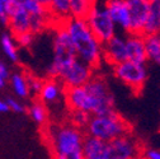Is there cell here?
<instances>
[{
    "mask_svg": "<svg viewBox=\"0 0 160 159\" xmlns=\"http://www.w3.org/2000/svg\"><path fill=\"white\" fill-rule=\"evenodd\" d=\"M66 102L71 110L85 111L92 116L114 111L113 94L102 76L93 75L87 84L68 88Z\"/></svg>",
    "mask_w": 160,
    "mask_h": 159,
    "instance_id": "cell-1",
    "label": "cell"
},
{
    "mask_svg": "<svg viewBox=\"0 0 160 159\" xmlns=\"http://www.w3.org/2000/svg\"><path fill=\"white\" fill-rule=\"evenodd\" d=\"M62 24L71 36L78 57L92 68H98L103 59V42L94 34L87 19L69 17Z\"/></svg>",
    "mask_w": 160,
    "mask_h": 159,
    "instance_id": "cell-2",
    "label": "cell"
},
{
    "mask_svg": "<svg viewBox=\"0 0 160 159\" xmlns=\"http://www.w3.org/2000/svg\"><path fill=\"white\" fill-rule=\"evenodd\" d=\"M84 139L80 130L70 125L50 127V141L55 159H85Z\"/></svg>",
    "mask_w": 160,
    "mask_h": 159,
    "instance_id": "cell-3",
    "label": "cell"
},
{
    "mask_svg": "<svg viewBox=\"0 0 160 159\" xmlns=\"http://www.w3.org/2000/svg\"><path fill=\"white\" fill-rule=\"evenodd\" d=\"M88 132L89 135L108 143L113 139L131 134V126L121 115L112 111L92 116L88 124Z\"/></svg>",
    "mask_w": 160,
    "mask_h": 159,
    "instance_id": "cell-4",
    "label": "cell"
},
{
    "mask_svg": "<svg viewBox=\"0 0 160 159\" xmlns=\"http://www.w3.org/2000/svg\"><path fill=\"white\" fill-rule=\"evenodd\" d=\"M76 57V50L70 33L62 23H58L53 38V60L47 69V74L50 78H58L61 70Z\"/></svg>",
    "mask_w": 160,
    "mask_h": 159,
    "instance_id": "cell-5",
    "label": "cell"
},
{
    "mask_svg": "<svg viewBox=\"0 0 160 159\" xmlns=\"http://www.w3.org/2000/svg\"><path fill=\"white\" fill-rule=\"evenodd\" d=\"M85 19L88 21L94 34L103 44L107 42L109 38H112L118 32V28L106 7L104 0H95L92 10L89 12Z\"/></svg>",
    "mask_w": 160,
    "mask_h": 159,
    "instance_id": "cell-6",
    "label": "cell"
},
{
    "mask_svg": "<svg viewBox=\"0 0 160 159\" xmlns=\"http://www.w3.org/2000/svg\"><path fill=\"white\" fill-rule=\"evenodd\" d=\"M113 73L119 82L126 84L133 93H140L148 79L146 63L125 60L113 66Z\"/></svg>",
    "mask_w": 160,
    "mask_h": 159,
    "instance_id": "cell-7",
    "label": "cell"
},
{
    "mask_svg": "<svg viewBox=\"0 0 160 159\" xmlns=\"http://www.w3.org/2000/svg\"><path fill=\"white\" fill-rule=\"evenodd\" d=\"M107 159H140L142 149L131 134L107 143Z\"/></svg>",
    "mask_w": 160,
    "mask_h": 159,
    "instance_id": "cell-8",
    "label": "cell"
},
{
    "mask_svg": "<svg viewBox=\"0 0 160 159\" xmlns=\"http://www.w3.org/2000/svg\"><path fill=\"white\" fill-rule=\"evenodd\" d=\"M93 69L94 68H92L83 60H80L79 57H76L75 60H72L61 70L58 78L61 79L62 83L68 88L82 87L93 78Z\"/></svg>",
    "mask_w": 160,
    "mask_h": 159,
    "instance_id": "cell-9",
    "label": "cell"
},
{
    "mask_svg": "<svg viewBox=\"0 0 160 159\" xmlns=\"http://www.w3.org/2000/svg\"><path fill=\"white\" fill-rule=\"evenodd\" d=\"M103 59L112 66L127 60L126 33L117 32L112 38L103 44Z\"/></svg>",
    "mask_w": 160,
    "mask_h": 159,
    "instance_id": "cell-10",
    "label": "cell"
},
{
    "mask_svg": "<svg viewBox=\"0 0 160 159\" xmlns=\"http://www.w3.org/2000/svg\"><path fill=\"white\" fill-rule=\"evenodd\" d=\"M104 3L118 31L126 34L131 33V15L126 0H104Z\"/></svg>",
    "mask_w": 160,
    "mask_h": 159,
    "instance_id": "cell-11",
    "label": "cell"
},
{
    "mask_svg": "<svg viewBox=\"0 0 160 159\" xmlns=\"http://www.w3.org/2000/svg\"><path fill=\"white\" fill-rule=\"evenodd\" d=\"M130 15H131V33H141L144 29L150 13V0H126Z\"/></svg>",
    "mask_w": 160,
    "mask_h": 159,
    "instance_id": "cell-12",
    "label": "cell"
},
{
    "mask_svg": "<svg viewBox=\"0 0 160 159\" xmlns=\"http://www.w3.org/2000/svg\"><path fill=\"white\" fill-rule=\"evenodd\" d=\"M8 27L14 36L22 32L31 31V14L22 5V3L13 4L10 13H9Z\"/></svg>",
    "mask_w": 160,
    "mask_h": 159,
    "instance_id": "cell-13",
    "label": "cell"
},
{
    "mask_svg": "<svg viewBox=\"0 0 160 159\" xmlns=\"http://www.w3.org/2000/svg\"><path fill=\"white\" fill-rule=\"evenodd\" d=\"M126 49L127 59L137 63H146V49H145V36L141 33H128L126 34Z\"/></svg>",
    "mask_w": 160,
    "mask_h": 159,
    "instance_id": "cell-14",
    "label": "cell"
},
{
    "mask_svg": "<svg viewBox=\"0 0 160 159\" xmlns=\"http://www.w3.org/2000/svg\"><path fill=\"white\" fill-rule=\"evenodd\" d=\"M107 143L98 137L89 135L84 139V156L85 159H107Z\"/></svg>",
    "mask_w": 160,
    "mask_h": 159,
    "instance_id": "cell-15",
    "label": "cell"
},
{
    "mask_svg": "<svg viewBox=\"0 0 160 159\" xmlns=\"http://www.w3.org/2000/svg\"><path fill=\"white\" fill-rule=\"evenodd\" d=\"M159 33H160V0H150V13L144 29V36L159 34Z\"/></svg>",
    "mask_w": 160,
    "mask_h": 159,
    "instance_id": "cell-16",
    "label": "cell"
},
{
    "mask_svg": "<svg viewBox=\"0 0 160 159\" xmlns=\"http://www.w3.org/2000/svg\"><path fill=\"white\" fill-rule=\"evenodd\" d=\"M61 93H62L61 84L56 80V78H52L50 80L43 83V87H42L41 93H39V97H41V99L43 102L52 103V102H56L60 98Z\"/></svg>",
    "mask_w": 160,
    "mask_h": 159,
    "instance_id": "cell-17",
    "label": "cell"
},
{
    "mask_svg": "<svg viewBox=\"0 0 160 159\" xmlns=\"http://www.w3.org/2000/svg\"><path fill=\"white\" fill-rule=\"evenodd\" d=\"M145 49L148 61L154 63L160 66V36L159 34H146L145 36Z\"/></svg>",
    "mask_w": 160,
    "mask_h": 159,
    "instance_id": "cell-18",
    "label": "cell"
},
{
    "mask_svg": "<svg viewBox=\"0 0 160 159\" xmlns=\"http://www.w3.org/2000/svg\"><path fill=\"white\" fill-rule=\"evenodd\" d=\"M0 46L10 61H18V44L12 32H4L0 37Z\"/></svg>",
    "mask_w": 160,
    "mask_h": 159,
    "instance_id": "cell-19",
    "label": "cell"
},
{
    "mask_svg": "<svg viewBox=\"0 0 160 159\" xmlns=\"http://www.w3.org/2000/svg\"><path fill=\"white\" fill-rule=\"evenodd\" d=\"M10 85L14 90V93L21 97L27 98L29 94V84H28V78H26L22 73H14L10 76Z\"/></svg>",
    "mask_w": 160,
    "mask_h": 159,
    "instance_id": "cell-20",
    "label": "cell"
},
{
    "mask_svg": "<svg viewBox=\"0 0 160 159\" xmlns=\"http://www.w3.org/2000/svg\"><path fill=\"white\" fill-rule=\"evenodd\" d=\"M94 5V0H70V17L87 18Z\"/></svg>",
    "mask_w": 160,
    "mask_h": 159,
    "instance_id": "cell-21",
    "label": "cell"
},
{
    "mask_svg": "<svg viewBox=\"0 0 160 159\" xmlns=\"http://www.w3.org/2000/svg\"><path fill=\"white\" fill-rule=\"evenodd\" d=\"M29 115L33 118L34 122L41 124V125L46 121V118H47L46 108H45V106L42 103H39V102H36L29 107Z\"/></svg>",
    "mask_w": 160,
    "mask_h": 159,
    "instance_id": "cell-22",
    "label": "cell"
},
{
    "mask_svg": "<svg viewBox=\"0 0 160 159\" xmlns=\"http://www.w3.org/2000/svg\"><path fill=\"white\" fill-rule=\"evenodd\" d=\"M22 5L28 10L31 15H43V14H50V10L41 5L36 0H23Z\"/></svg>",
    "mask_w": 160,
    "mask_h": 159,
    "instance_id": "cell-23",
    "label": "cell"
},
{
    "mask_svg": "<svg viewBox=\"0 0 160 159\" xmlns=\"http://www.w3.org/2000/svg\"><path fill=\"white\" fill-rule=\"evenodd\" d=\"M13 4H15V3H13L12 0H0V24L2 26L8 27L9 13H10Z\"/></svg>",
    "mask_w": 160,
    "mask_h": 159,
    "instance_id": "cell-24",
    "label": "cell"
},
{
    "mask_svg": "<svg viewBox=\"0 0 160 159\" xmlns=\"http://www.w3.org/2000/svg\"><path fill=\"white\" fill-rule=\"evenodd\" d=\"M92 115L85 112V111H80V110H72V121L76 126H85L89 124Z\"/></svg>",
    "mask_w": 160,
    "mask_h": 159,
    "instance_id": "cell-25",
    "label": "cell"
},
{
    "mask_svg": "<svg viewBox=\"0 0 160 159\" xmlns=\"http://www.w3.org/2000/svg\"><path fill=\"white\" fill-rule=\"evenodd\" d=\"M15 41L18 44V46L21 47H29L34 39V33L32 31H27V32H22L19 34H15Z\"/></svg>",
    "mask_w": 160,
    "mask_h": 159,
    "instance_id": "cell-26",
    "label": "cell"
},
{
    "mask_svg": "<svg viewBox=\"0 0 160 159\" xmlns=\"http://www.w3.org/2000/svg\"><path fill=\"white\" fill-rule=\"evenodd\" d=\"M8 79H10L9 69H8V66L3 61H0V89L5 88Z\"/></svg>",
    "mask_w": 160,
    "mask_h": 159,
    "instance_id": "cell-27",
    "label": "cell"
},
{
    "mask_svg": "<svg viewBox=\"0 0 160 159\" xmlns=\"http://www.w3.org/2000/svg\"><path fill=\"white\" fill-rule=\"evenodd\" d=\"M43 83L41 79H38V78H33V76H29L28 78V84H29V90L32 93H41L42 90V87H43Z\"/></svg>",
    "mask_w": 160,
    "mask_h": 159,
    "instance_id": "cell-28",
    "label": "cell"
},
{
    "mask_svg": "<svg viewBox=\"0 0 160 159\" xmlns=\"http://www.w3.org/2000/svg\"><path fill=\"white\" fill-rule=\"evenodd\" d=\"M140 159H160V151L156 149H145L142 150Z\"/></svg>",
    "mask_w": 160,
    "mask_h": 159,
    "instance_id": "cell-29",
    "label": "cell"
},
{
    "mask_svg": "<svg viewBox=\"0 0 160 159\" xmlns=\"http://www.w3.org/2000/svg\"><path fill=\"white\" fill-rule=\"evenodd\" d=\"M7 103H8L9 108L12 111H14V112H18V113L24 112V106L22 103H19L18 101H15V99H13V98H8L7 99Z\"/></svg>",
    "mask_w": 160,
    "mask_h": 159,
    "instance_id": "cell-30",
    "label": "cell"
},
{
    "mask_svg": "<svg viewBox=\"0 0 160 159\" xmlns=\"http://www.w3.org/2000/svg\"><path fill=\"white\" fill-rule=\"evenodd\" d=\"M9 110H10V108H9V106H8L7 102L0 101V113H4V112H7V111H9Z\"/></svg>",
    "mask_w": 160,
    "mask_h": 159,
    "instance_id": "cell-31",
    "label": "cell"
},
{
    "mask_svg": "<svg viewBox=\"0 0 160 159\" xmlns=\"http://www.w3.org/2000/svg\"><path fill=\"white\" fill-rule=\"evenodd\" d=\"M36 2H38L39 4L43 5L45 8L50 9V5H51V3H52V0H36Z\"/></svg>",
    "mask_w": 160,
    "mask_h": 159,
    "instance_id": "cell-32",
    "label": "cell"
},
{
    "mask_svg": "<svg viewBox=\"0 0 160 159\" xmlns=\"http://www.w3.org/2000/svg\"><path fill=\"white\" fill-rule=\"evenodd\" d=\"M12 2H13V3H22L23 0H12Z\"/></svg>",
    "mask_w": 160,
    "mask_h": 159,
    "instance_id": "cell-33",
    "label": "cell"
},
{
    "mask_svg": "<svg viewBox=\"0 0 160 159\" xmlns=\"http://www.w3.org/2000/svg\"><path fill=\"white\" fill-rule=\"evenodd\" d=\"M159 36H160V33H159Z\"/></svg>",
    "mask_w": 160,
    "mask_h": 159,
    "instance_id": "cell-34",
    "label": "cell"
},
{
    "mask_svg": "<svg viewBox=\"0 0 160 159\" xmlns=\"http://www.w3.org/2000/svg\"><path fill=\"white\" fill-rule=\"evenodd\" d=\"M94 2H95V0H94Z\"/></svg>",
    "mask_w": 160,
    "mask_h": 159,
    "instance_id": "cell-35",
    "label": "cell"
}]
</instances>
